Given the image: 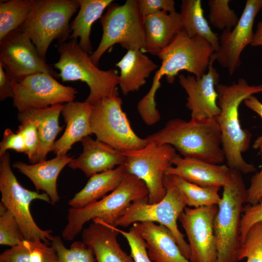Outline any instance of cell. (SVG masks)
<instances>
[{"instance_id": "cell-1", "label": "cell", "mask_w": 262, "mask_h": 262, "mask_svg": "<svg viewBox=\"0 0 262 262\" xmlns=\"http://www.w3.org/2000/svg\"><path fill=\"white\" fill-rule=\"evenodd\" d=\"M215 89L220 109L215 119L220 129L222 147L227 165L242 174L254 172L255 167L246 162L242 156L249 148L252 134L241 127L239 108L246 99L262 92V85H250L245 79L240 78L231 85L218 83Z\"/></svg>"}, {"instance_id": "cell-2", "label": "cell", "mask_w": 262, "mask_h": 262, "mask_svg": "<svg viewBox=\"0 0 262 262\" xmlns=\"http://www.w3.org/2000/svg\"><path fill=\"white\" fill-rule=\"evenodd\" d=\"M145 139L147 145H171L183 157L214 164L225 160L215 118L199 121L172 119L163 128Z\"/></svg>"}, {"instance_id": "cell-3", "label": "cell", "mask_w": 262, "mask_h": 262, "mask_svg": "<svg viewBox=\"0 0 262 262\" xmlns=\"http://www.w3.org/2000/svg\"><path fill=\"white\" fill-rule=\"evenodd\" d=\"M214 52L213 48L205 38H191L184 31H181L157 56L161 65L155 73L150 89L139 100L140 105L148 110L156 108L155 95L164 76L170 84L174 83L181 70L193 74L196 78H201L208 69Z\"/></svg>"}, {"instance_id": "cell-4", "label": "cell", "mask_w": 262, "mask_h": 262, "mask_svg": "<svg viewBox=\"0 0 262 262\" xmlns=\"http://www.w3.org/2000/svg\"><path fill=\"white\" fill-rule=\"evenodd\" d=\"M148 197L145 183L136 176L126 173L118 186L109 195L82 208L68 209L63 238L66 241L73 240L91 220L115 226L132 202L148 200Z\"/></svg>"}, {"instance_id": "cell-5", "label": "cell", "mask_w": 262, "mask_h": 262, "mask_svg": "<svg viewBox=\"0 0 262 262\" xmlns=\"http://www.w3.org/2000/svg\"><path fill=\"white\" fill-rule=\"evenodd\" d=\"M214 220L217 256L216 262H238L241 221L247 188L239 171L231 169L229 182L224 186Z\"/></svg>"}, {"instance_id": "cell-6", "label": "cell", "mask_w": 262, "mask_h": 262, "mask_svg": "<svg viewBox=\"0 0 262 262\" xmlns=\"http://www.w3.org/2000/svg\"><path fill=\"white\" fill-rule=\"evenodd\" d=\"M59 59L54 67L60 72L56 76L63 82L80 81L86 83L90 89L86 100L92 105L117 91L118 77L117 70H103L91 61L76 40L59 45Z\"/></svg>"}, {"instance_id": "cell-7", "label": "cell", "mask_w": 262, "mask_h": 262, "mask_svg": "<svg viewBox=\"0 0 262 262\" xmlns=\"http://www.w3.org/2000/svg\"><path fill=\"white\" fill-rule=\"evenodd\" d=\"M80 8L78 0H34L30 13L20 29L26 33L46 61L51 43L61 44L71 32L69 22Z\"/></svg>"}, {"instance_id": "cell-8", "label": "cell", "mask_w": 262, "mask_h": 262, "mask_svg": "<svg viewBox=\"0 0 262 262\" xmlns=\"http://www.w3.org/2000/svg\"><path fill=\"white\" fill-rule=\"evenodd\" d=\"M102 35L96 50L89 55L97 65L103 54L116 44L128 50L146 49L143 18L137 0H127L122 5L112 3L101 17Z\"/></svg>"}, {"instance_id": "cell-9", "label": "cell", "mask_w": 262, "mask_h": 262, "mask_svg": "<svg viewBox=\"0 0 262 262\" xmlns=\"http://www.w3.org/2000/svg\"><path fill=\"white\" fill-rule=\"evenodd\" d=\"M118 91L93 105L90 126L96 139L124 152L141 149L147 145L131 127L122 109Z\"/></svg>"}, {"instance_id": "cell-10", "label": "cell", "mask_w": 262, "mask_h": 262, "mask_svg": "<svg viewBox=\"0 0 262 262\" xmlns=\"http://www.w3.org/2000/svg\"><path fill=\"white\" fill-rule=\"evenodd\" d=\"M0 191L1 201L16 219L25 239H39L49 245L53 237L52 231L42 229L37 225L30 206L34 199L51 203L50 198L46 193L29 190L20 184L12 170L7 151L0 156Z\"/></svg>"}, {"instance_id": "cell-11", "label": "cell", "mask_w": 262, "mask_h": 262, "mask_svg": "<svg viewBox=\"0 0 262 262\" xmlns=\"http://www.w3.org/2000/svg\"><path fill=\"white\" fill-rule=\"evenodd\" d=\"M164 184L166 193L162 200L153 204L148 203V200L132 202L115 226L127 227L137 222H157L170 232L182 254L189 260L188 243L177 225V220L186 205L175 187L164 180Z\"/></svg>"}, {"instance_id": "cell-12", "label": "cell", "mask_w": 262, "mask_h": 262, "mask_svg": "<svg viewBox=\"0 0 262 262\" xmlns=\"http://www.w3.org/2000/svg\"><path fill=\"white\" fill-rule=\"evenodd\" d=\"M123 164L126 173L142 180L148 191V202H160L164 196L166 189L164 178L167 169L172 165L176 150L169 145L148 144L143 148L123 152Z\"/></svg>"}, {"instance_id": "cell-13", "label": "cell", "mask_w": 262, "mask_h": 262, "mask_svg": "<svg viewBox=\"0 0 262 262\" xmlns=\"http://www.w3.org/2000/svg\"><path fill=\"white\" fill-rule=\"evenodd\" d=\"M13 105L18 112L43 109L74 101L76 89L64 85L47 73L30 75L19 82H12Z\"/></svg>"}, {"instance_id": "cell-14", "label": "cell", "mask_w": 262, "mask_h": 262, "mask_svg": "<svg viewBox=\"0 0 262 262\" xmlns=\"http://www.w3.org/2000/svg\"><path fill=\"white\" fill-rule=\"evenodd\" d=\"M0 64L13 82L38 73L57 75L40 56L28 34L20 29L0 40Z\"/></svg>"}, {"instance_id": "cell-15", "label": "cell", "mask_w": 262, "mask_h": 262, "mask_svg": "<svg viewBox=\"0 0 262 262\" xmlns=\"http://www.w3.org/2000/svg\"><path fill=\"white\" fill-rule=\"evenodd\" d=\"M218 205L186 207L178 220L185 230L190 247L191 262H216L217 248L214 220Z\"/></svg>"}, {"instance_id": "cell-16", "label": "cell", "mask_w": 262, "mask_h": 262, "mask_svg": "<svg viewBox=\"0 0 262 262\" xmlns=\"http://www.w3.org/2000/svg\"><path fill=\"white\" fill-rule=\"evenodd\" d=\"M216 59L214 52L211 56L207 73L200 78L183 74L178 76L180 85L188 95L186 106L191 111V120L199 121L214 118L220 113L215 89L220 75L213 66Z\"/></svg>"}, {"instance_id": "cell-17", "label": "cell", "mask_w": 262, "mask_h": 262, "mask_svg": "<svg viewBox=\"0 0 262 262\" xmlns=\"http://www.w3.org/2000/svg\"><path fill=\"white\" fill-rule=\"evenodd\" d=\"M262 8V0H247L237 25L231 30L223 31L219 37L216 60L228 70L230 75L241 66V54L252 41L254 20Z\"/></svg>"}, {"instance_id": "cell-18", "label": "cell", "mask_w": 262, "mask_h": 262, "mask_svg": "<svg viewBox=\"0 0 262 262\" xmlns=\"http://www.w3.org/2000/svg\"><path fill=\"white\" fill-rule=\"evenodd\" d=\"M231 169L225 164H212L176 154L165 175H175L202 187H223L230 181Z\"/></svg>"}, {"instance_id": "cell-19", "label": "cell", "mask_w": 262, "mask_h": 262, "mask_svg": "<svg viewBox=\"0 0 262 262\" xmlns=\"http://www.w3.org/2000/svg\"><path fill=\"white\" fill-rule=\"evenodd\" d=\"M81 143L82 152L73 158L68 164L72 169L81 170L87 177L123 165L125 157L123 152L90 136L84 138Z\"/></svg>"}, {"instance_id": "cell-20", "label": "cell", "mask_w": 262, "mask_h": 262, "mask_svg": "<svg viewBox=\"0 0 262 262\" xmlns=\"http://www.w3.org/2000/svg\"><path fill=\"white\" fill-rule=\"evenodd\" d=\"M132 227L144 240L152 262H191L182 254L173 235L164 226L141 222L133 224Z\"/></svg>"}, {"instance_id": "cell-21", "label": "cell", "mask_w": 262, "mask_h": 262, "mask_svg": "<svg viewBox=\"0 0 262 262\" xmlns=\"http://www.w3.org/2000/svg\"><path fill=\"white\" fill-rule=\"evenodd\" d=\"M92 109L93 105L86 101H71L64 104L62 114L66 128L54 144L52 151L56 156L67 155L75 143L93 134L90 123Z\"/></svg>"}, {"instance_id": "cell-22", "label": "cell", "mask_w": 262, "mask_h": 262, "mask_svg": "<svg viewBox=\"0 0 262 262\" xmlns=\"http://www.w3.org/2000/svg\"><path fill=\"white\" fill-rule=\"evenodd\" d=\"M115 227L93 220L82 229V242L92 251L97 262H134L117 242Z\"/></svg>"}, {"instance_id": "cell-23", "label": "cell", "mask_w": 262, "mask_h": 262, "mask_svg": "<svg viewBox=\"0 0 262 262\" xmlns=\"http://www.w3.org/2000/svg\"><path fill=\"white\" fill-rule=\"evenodd\" d=\"M146 49L145 52L158 56L182 31L180 14L160 11L143 17Z\"/></svg>"}, {"instance_id": "cell-24", "label": "cell", "mask_w": 262, "mask_h": 262, "mask_svg": "<svg viewBox=\"0 0 262 262\" xmlns=\"http://www.w3.org/2000/svg\"><path fill=\"white\" fill-rule=\"evenodd\" d=\"M73 157L68 155L56 156L49 160H44L32 164L17 161L13 167L26 176L38 191H44L55 205L59 201L57 188V180L62 169L68 165Z\"/></svg>"}, {"instance_id": "cell-25", "label": "cell", "mask_w": 262, "mask_h": 262, "mask_svg": "<svg viewBox=\"0 0 262 262\" xmlns=\"http://www.w3.org/2000/svg\"><path fill=\"white\" fill-rule=\"evenodd\" d=\"M64 105L57 104L43 109H33L17 114L19 122L31 120L37 126L39 147L35 163L46 160L47 154L53 150L55 139L63 129L59 125V118Z\"/></svg>"}, {"instance_id": "cell-26", "label": "cell", "mask_w": 262, "mask_h": 262, "mask_svg": "<svg viewBox=\"0 0 262 262\" xmlns=\"http://www.w3.org/2000/svg\"><path fill=\"white\" fill-rule=\"evenodd\" d=\"M115 66L120 70L118 85L124 96L137 91L158 65L139 49L128 50Z\"/></svg>"}, {"instance_id": "cell-27", "label": "cell", "mask_w": 262, "mask_h": 262, "mask_svg": "<svg viewBox=\"0 0 262 262\" xmlns=\"http://www.w3.org/2000/svg\"><path fill=\"white\" fill-rule=\"evenodd\" d=\"M126 174L121 165L91 176L84 187L68 201V205L80 209L101 199L118 186Z\"/></svg>"}, {"instance_id": "cell-28", "label": "cell", "mask_w": 262, "mask_h": 262, "mask_svg": "<svg viewBox=\"0 0 262 262\" xmlns=\"http://www.w3.org/2000/svg\"><path fill=\"white\" fill-rule=\"evenodd\" d=\"M79 11L70 25L72 34L70 38H80L79 45L85 52L92 53L90 35L91 27L97 20L100 18L104 10L111 5L113 0H78Z\"/></svg>"}, {"instance_id": "cell-29", "label": "cell", "mask_w": 262, "mask_h": 262, "mask_svg": "<svg viewBox=\"0 0 262 262\" xmlns=\"http://www.w3.org/2000/svg\"><path fill=\"white\" fill-rule=\"evenodd\" d=\"M180 16L182 30L189 37L199 36L206 39L213 48L215 52L219 49L218 35L214 33L203 16L202 1L182 0Z\"/></svg>"}, {"instance_id": "cell-30", "label": "cell", "mask_w": 262, "mask_h": 262, "mask_svg": "<svg viewBox=\"0 0 262 262\" xmlns=\"http://www.w3.org/2000/svg\"><path fill=\"white\" fill-rule=\"evenodd\" d=\"M0 262H57L54 248L39 239H24L5 250Z\"/></svg>"}, {"instance_id": "cell-31", "label": "cell", "mask_w": 262, "mask_h": 262, "mask_svg": "<svg viewBox=\"0 0 262 262\" xmlns=\"http://www.w3.org/2000/svg\"><path fill=\"white\" fill-rule=\"evenodd\" d=\"M164 180L175 188L186 206L198 208L218 205L221 201L218 193L220 188L200 186L175 175H165Z\"/></svg>"}, {"instance_id": "cell-32", "label": "cell", "mask_w": 262, "mask_h": 262, "mask_svg": "<svg viewBox=\"0 0 262 262\" xmlns=\"http://www.w3.org/2000/svg\"><path fill=\"white\" fill-rule=\"evenodd\" d=\"M34 0H11L0 2V40L20 28L28 18Z\"/></svg>"}, {"instance_id": "cell-33", "label": "cell", "mask_w": 262, "mask_h": 262, "mask_svg": "<svg viewBox=\"0 0 262 262\" xmlns=\"http://www.w3.org/2000/svg\"><path fill=\"white\" fill-rule=\"evenodd\" d=\"M51 246L57 256V262H96L92 251L82 242L75 241L67 248L58 236H53Z\"/></svg>"}, {"instance_id": "cell-34", "label": "cell", "mask_w": 262, "mask_h": 262, "mask_svg": "<svg viewBox=\"0 0 262 262\" xmlns=\"http://www.w3.org/2000/svg\"><path fill=\"white\" fill-rule=\"evenodd\" d=\"M229 0H209L208 16L209 22L215 28L223 31L231 30L237 25L239 17L229 6Z\"/></svg>"}, {"instance_id": "cell-35", "label": "cell", "mask_w": 262, "mask_h": 262, "mask_svg": "<svg viewBox=\"0 0 262 262\" xmlns=\"http://www.w3.org/2000/svg\"><path fill=\"white\" fill-rule=\"evenodd\" d=\"M262 262V221L256 223L248 229L241 243L238 254V261Z\"/></svg>"}, {"instance_id": "cell-36", "label": "cell", "mask_w": 262, "mask_h": 262, "mask_svg": "<svg viewBox=\"0 0 262 262\" xmlns=\"http://www.w3.org/2000/svg\"><path fill=\"white\" fill-rule=\"evenodd\" d=\"M25 238L19 224L3 203H0V244L13 247Z\"/></svg>"}, {"instance_id": "cell-37", "label": "cell", "mask_w": 262, "mask_h": 262, "mask_svg": "<svg viewBox=\"0 0 262 262\" xmlns=\"http://www.w3.org/2000/svg\"><path fill=\"white\" fill-rule=\"evenodd\" d=\"M17 132L20 133L25 144L26 154L31 163L34 164L38 155L39 138L36 124L31 120H25L20 122Z\"/></svg>"}, {"instance_id": "cell-38", "label": "cell", "mask_w": 262, "mask_h": 262, "mask_svg": "<svg viewBox=\"0 0 262 262\" xmlns=\"http://www.w3.org/2000/svg\"><path fill=\"white\" fill-rule=\"evenodd\" d=\"M115 229L127 241L131 256L134 262H152L149 258L144 240L131 227L128 231L117 228Z\"/></svg>"}, {"instance_id": "cell-39", "label": "cell", "mask_w": 262, "mask_h": 262, "mask_svg": "<svg viewBox=\"0 0 262 262\" xmlns=\"http://www.w3.org/2000/svg\"><path fill=\"white\" fill-rule=\"evenodd\" d=\"M262 221V196L254 205L244 206L241 221V242H243L249 228Z\"/></svg>"}, {"instance_id": "cell-40", "label": "cell", "mask_w": 262, "mask_h": 262, "mask_svg": "<svg viewBox=\"0 0 262 262\" xmlns=\"http://www.w3.org/2000/svg\"><path fill=\"white\" fill-rule=\"evenodd\" d=\"M137 1L142 18L160 11L169 13L176 12L175 1L173 0H137Z\"/></svg>"}, {"instance_id": "cell-41", "label": "cell", "mask_w": 262, "mask_h": 262, "mask_svg": "<svg viewBox=\"0 0 262 262\" xmlns=\"http://www.w3.org/2000/svg\"><path fill=\"white\" fill-rule=\"evenodd\" d=\"M8 149H13L25 154L26 148L22 135L10 129H6L3 133L2 139L0 143V156L3 155Z\"/></svg>"}, {"instance_id": "cell-42", "label": "cell", "mask_w": 262, "mask_h": 262, "mask_svg": "<svg viewBox=\"0 0 262 262\" xmlns=\"http://www.w3.org/2000/svg\"><path fill=\"white\" fill-rule=\"evenodd\" d=\"M261 170L251 178L250 184L247 189L246 203L249 205L256 204L262 196V154Z\"/></svg>"}, {"instance_id": "cell-43", "label": "cell", "mask_w": 262, "mask_h": 262, "mask_svg": "<svg viewBox=\"0 0 262 262\" xmlns=\"http://www.w3.org/2000/svg\"><path fill=\"white\" fill-rule=\"evenodd\" d=\"M13 97L12 81L0 64V100L3 101L8 98Z\"/></svg>"}, {"instance_id": "cell-44", "label": "cell", "mask_w": 262, "mask_h": 262, "mask_svg": "<svg viewBox=\"0 0 262 262\" xmlns=\"http://www.w3.org/2000/svg\"><path fill=\"white\" fill-rule=\"evenodd\" d=\"M245 105L253 111L256 113L262 120V103L254 96L252 95L246 99L244 101ZM262 145V133L254 142L253 147L254 149L259 148Z\"/></svg>"}, {"instance_id": "cell-45", "label": "cell", "mask_w": 262, "mask_h": 262, "mask_svg": "<svg viewBox=\"0 0 262 262\" xmlns=\"http://www.w3.org/2000/svg\"><path fill=\"white\" fill-rule=\"evenodd\" d=\"M252 46H262V22L258 23L257 30L254 33L253 38L250 44Z\"/></svg>"}, {"instance_id": "cell-46", "label": "cell", "mask_w": 262, "mask_h": 262, "mask_svg": "<svg viewBox=\"0 0 262 262\" xmlns=\"http://www.w3.org/2000/svg\"><path fill=\"white\" fill-rule=\"evenodd\" d=\"M259 148H260V152L262 154V145L261 146V147H260Z\"/></svg>"}]
</instances>
